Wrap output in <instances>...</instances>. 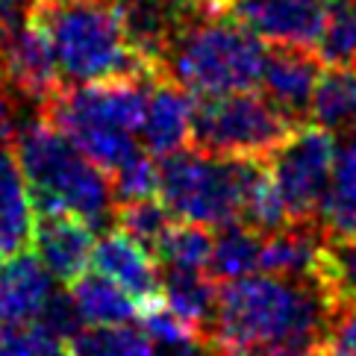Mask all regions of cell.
<instances>
[{"mask_svg": "<svg viewBox=\"0 0 356 356\" xmlns=\"http://www.w3.org/2000/svg\"><path fill=\"white\" fill-rule=\"evenodd\" d=\"M150 77L154 74L88 83L71 92L62 88L54 100L42 106V115L112 177L127 159L138 154V133H142Z\"/></svg>", "mask_w": 356, "mask_h": 356, "instance_id": "5b68a950", "label": "cell"}, {"mask_svg": "<svg viewBox=\"0 0 356 356\" xmlns=\"http://www.w3.org/2000/svg\"><path fill=\"white\" fill-rule=\"evenodd\" d=\"M336 133L318 124L298 127L268 159V174L291 224H315L336 162Z\"/></svg>", "mask_w": 356, "mask_h": 356, "instance_id": "ba28073f", "label": "cell"}, {"mask_svg": "<svg viewBox=\"0 0 356 356\" xmlns=\"http://www.w3.org/2000/svg\"><path fill=\"white\" fill-rule=\"evenodd\" d=\"M15 154L39 212L74 215L95 230L115 221L118 197L112 177L44 115L15 130Z\"/></svg>", "mask_w": 356, "mask_h": 356, "instance_id": "277c9868", "label": "cell"}, {"mask_svg": "<svg viewBox=\"0 0 356 356\" xmlns=\"http://www.w3.org/2000/svg\"><path fill=\"white\" fill-rule=\"evenodd\" d=\"M321 65L324 62L315 56V50L271 44L259 86L274 106H280L286 115L303 124V118L309 115L315 86L324 74Z\"/></svg>", "mask_w": 356, "mask_h": 356, "instance_id": "5bb4252c", "label": "cell"}, {"mask_svg": "<svg viewBox=\"0 0 356 356\" xmlns=\"http://www.w3.org/2000/svg\"><path fill=\"white\" fill-rule=\"evenodd\" d=\"M262 238L265 233L253 230L248 224H227L212 238L209 274L215 283H230L250 274H259L262 265Z\"/></svg>", "mask_w": 356, "mask_h": 356, "instance_id": "44dd1931", "label": "cell"}, {"mask_svg": "<svg viewBox=\"0 0 356 356\" xmlns=\"http://www.w3.org/2000/svg\"><path fill=\"white\" fill-rule=\"evenodd\" d=\"M336 298L318 277L250 274L221 283L207 339L230 356L262 348H324Z\"/></svg>", "mask_w": 356, "mask_h": 356, "instance_id": "6da1fadb", "label": "cell"}, {"mask_svg": "<svg viewBox=\"0 0 356 356\" xmlns=\"http://www.w3.org/2000/svg\"><path fill=\"white\" fill-rule=\"evenodd\" d=\"M195 106L197 104L183 86L154 74L147 83L145 118H142V133H138V142L145 145L147 154L171 156L186 145H192Z\"/></svg>", "mask_w": 356, "mask_h": 356, "instance_id": "8fae6325", "label": "cell"}, {"mask_svg": "<svg viewBox=\"0 0 356 356\" xmlns=\"http://www.w3.org/2000/svg\"><path fill=\"white\" fill-rule=\"evenodd\" d=\"M95 227L74 218V215L42 212L35 221L33 248L44 268L54 274L56 283L71 286L77 277H83L95 257Z\"/></svg>", "mask_w": 356, "mask_h": 356, "instance_id": "4fadbf2b", "label": "cell"}, {"mask_svg": "<svg viewBox=\"0 0 356 356\" xmlns=\"http://www.w3.org/2000/svg\"><path fill=\"white\" fill-rule=\"evenodd\" d=\"M318 280L336 298V303H356V238L327 241Z\"/></svg>", "mask_w": 356, "mask_h": 356, "instance_id": "4316f807", "label": "cell"}, {"mask_svg": "<svg viewBox=\"0 0 356 356\" xmlns=\"http://www.w3.org/2000/svg\"><path fill=\"white\" fill-rule=\"evenodd\" d=\"M15 100L6 88H0V142H6V136L12 133V127H15Z\"/></svg>", "mask_w": 356, "mask_h": 356, "instance_id": "f546056e", "label": "cell"}, {"mask_svg": "<svg viewBox=\"0 0 356 356\" xmlns=\"http://www.w3.org/2000/svg\"><path fill=\"white\" fill-rule=\"evenodd\" d=\"M74 303L83 315L86 324L92 327H118V324H133L138 321V312H142V303L136 298H130L127 291L112 283L109 277H104L100 271L95 274H83L68 286Z\"/></svg>", "mask_w": 356, "mask_h": 356, "instance_id": "ffe728a7", "label": "cell"}, {"mask_svg": "<svg viewBox=\"0 0 356 356\" xmlns=\"http://www.w3.org/2000/svg\"><path fill=\"white\" fill-rule=\"evenodd\" d=\"M174 224H177V218L156 197L118 203V209H115V227H121L124 233H130L136 241H142L150 250L159 245L162 236L168 233Z\"/></svg>", "mask_w": 356, "mask_h": 356, "instance_id": "484cf974", "label": "cell"}, {"mask_svg": "<svg viewBox=\"0 0 356 356\" xmlns=\"http://www.w3.org/2000/svg\"><path fill=\"white\" fill-rule=\"evenodd\" d=\"M62 83L88 86L154 74L136 47L124 0H33Z\"/></svg>", "mask_w": 356, "mask_h": 356, "instance_id": "3957f363", "label": "cell"}, {"mask_svg": "<svg viewBox=\"0 0 356 356\" xmlns=\"http://www.w3.org/2000/svg\"><path fill=\"white\" fill-rule=\"evenodd\" d=\"M54 295L56 280L39 257L24 250L0 259V324H35Z\"/></svg>", "mask_w": 356, "mask_h": 356, "instance_id": "9a60e30c", "label": "cell"}, {"mask_svg": "<svg viewBox=\"0 0 356 356\" xmlns=\"http://www.w3.org/2000/svg\"><path fill=\"white\" fill-rule=\"evenodd\" d=\"M3 80L33 104L44 106L62 92V77L42 24L30 6L3 12Z\"/></svg>", "mask_w": 356, "mask_h": 356, "instance_id": "9c48e42d", "label": "cell"}, {"mask_svg": "<svg viewBox=\"0 0 356 356\" xmlns=\"http://www.w3.org/2000/svg\"><path fill=\"white\" fill-rule=\"evenodd\" d=\"M177 12H195V9H221V0H159Z\"/></svg>", "mask_w": 356, "mask_h": 356, "instance_id": "4dcf8cb0", "label": "cell"}, {"mask_svg": "<svg viewBox=\"0 0 356 356\" xmlns=\"http://www.w3.org/2000/svg\"><path fill=\"white\" fill-rule=\"evenodd\" d=\"M112 186H115L118 203L156 197V192H159V165H154V159L138 150L133 159H127L121 168L112 174Z\"/></svg>", "mask_w": 356, "mask_h": 356, "instance_id": "83f0119b", "label": "cell"}, {"mask_svg": "<svg viewBox=\"0 0 356 356\" xmlns=\"http://www.w3.org/2000/svg\"><path fill=\"white\" fill-rule=\"evenodd\" d=\"M327 238L318 224H286L262 238V274L318 277Z\"/></svg>", "mask_w": 356, "mask_h": 356, "instance_id": "e0dca14e", "label": "cell"}, {"mask_svg": "<svg viewBox=\"0 0 356 356\" xmlns=\"http://www.w3.org/2000/svg\"><path fill=\"white\" fill-rule=\"evenodd\" d=\"M327 356H356V303H339L324 339Z\"/></svg>", "mask_w": 356, "mask_h": 356, "instance_id": "f1b7e54d", "label": "cell"}, {"mask_svg": "<svg viewBox=\"0 0 356 356\" xmlns=\"http://www.w3.org/2000/svg\"><path fill=\"white\" fill-rule=\"evenodd\" d=\"M0 77H3V18H0Z\"/></svg>", "mask_w": 356, "mask_h": 356, "instance_id": "1f68e13d", "label": "cell"}, {"mask_svg": "<svg viewBox=\"0 0 356 356\" xmlns=\"http://www.w3.org/2000/svg\"><path fill=\"white\" fill-rule=\"evenodd\" d=\"M300 127L265 95H224L200 97L195 106L192 145L215 156L271 159L274 150Z\"/></svg>", "mask_w": 356, "mask_h": 356, "instance_id": "52a82bcc", "label": "cell"}, {"mask_svg": "<svg viewBox=\"0 0 356 356\" xmlns=\"http://www.w3.org/2000/svg\"><path fill=\"white\" fill-rule=\"evenodd\" d=\"M265 56V42L224 9H195L177 15L162 42L156 74L195 97H224L257 88Z\"/></svg>", "mask_w": 356, "mask_h": 356, "instance_id": "7a4b0ae2", "label": "cell"}, {"mask_svg": "<svg viewBox=\"0 0 356 356\" xmlns=\"http://www.w3.org/2000/svg\"><path fill=\"white\" fill-rule=\"evenodd\" d=\"M154 356H177L174 350H165V348H154Z\"/></svg>", "mask_w": 356, "mask_h": 356, "instance_id": "d6a6232c", "label": "cell"}, {"mask_svg": "<svg viewBox=\"0 0 356 356\" xmlns=\"http://www.w3.org/2000/svg\"><path fill=\"white\" fill-rule=\"evenodd\" d=\"M212 233L209 227L177 221L162 241L154 248L159 268H183V271H209L212 259Z\"/></svg>", "mask_w": 356, "mask_h": 356, "instance_id": "603a6c76", "label": "cell"}, {"mask_svg": "<svg viewBox=\"0 0 356 356\" xmlns=\"http://www.w3.org/2000/svg\"><path fill=\"white\" fill-rule=\"evenodd\" d=\"M312 124L330 133H350L356 127V68H330L321 74L309 104Z\"/></svg>", "mask_w": 356, "mask_h": 356, "instance_id": "7402d4cb", "label": "cell"}, {"mask_svg": "<svg viewBox=\"0 0 356 356\" xmlns=\"http://www.w3.org/2000/svg\"><path fill=\"white\" fill-rule=\"evenodd\" d=\"M92 265L95 271L109 277L112 283H118L142 307L159 300L162 274H159V262L154 257V250L145 248L142 241H136L130 233H124L121 227H109L97 238Z\"/></svg>", "mask_w": 356, "mask_h": 356, "instance_id": "7c38bea8", "label": "cell"}, {"mask_svg": "<svg viewBox=\"0 0 356 356\" xmlns=\"http://www.w3.org/2000/svg\"><path fill=\"white\" fill-rule=\"evenodd\" d=\"M71 356H154V341L145 336L142 327L118 324V327H92L86 324L68 341Z\"/></svg>", "mask_w": 356, "mask_h": 356, "instance_id": "cb8c5ba5", "label": "cell"}, {"mask_svg": "<svg viewBox=\"0 0 356 356\" xmlns=\"http://www.w3.org/2000/svg\"><path fill=\"white\" fill-rule=\"evenodd\" d=\"M265 165L257 159L215 156L197 147H183L159 165V200L177 221L221 230L245 221L248 200Z\"/></svg>", "mask_w": 356, "mask_h": 356, "instance_id": "8992f818", "label": "cell"}, {"mask_svg": "<svg viewBox=\"0 0 356 356\" xmlns=\"http://www.w3.org/2000/svg\"><path fill=\"white\" fill-rule=\"evenodd\" d=\"M321 356H327V353H324V348H321Z\"/></svg>", "mask_w": 356, "mask_h": 356, "instance_id": "836d02e7", "label": "cell"}, {"mask_svg": "<svg viewBox=\"0 0 356 356\" xmlns=\"http://www.w3.org/2000/svg\"><path fill=\"white\" fill-rule=\"evenodd\" d=\"M30 183L24 177L15 147L0 142V259L24 253L33 245L35 215Z\"/></svg>", "mask_w": 356, "mask_h": 356, "instance_id": "2e32d148", "label": "cell"}, {"mask_svg": "<svg viewBox=\"0 0 356 356\" xmlns=\"http://www.w3.org/2000/svg\"><path fill=\"white\" fill-rule=\"evenodd\" d=\"M315 224L327 241L356 238V142L339 145Z\"/></svg>", "mask_w": 356, "mask_h": 356, "instance_id": "ac0fdd59", "label": "cell"}, {"mask_svg": "<svg viewBox=\"0 0 356 356\" xmlns=\"http://www.w3.org/2000/svg\"><path fill=\"white\" fill-rule=\"evenodd\" d=\"M159 274H162L159 300L207 339L215 315V303H218V289H215L212 274L183 271V268H159Z\"/></svg>", "mask_w": 356, "mask_h": 356, "instance_id": "d6986e66", "label": "cell"}, {"mask_svg": "<svg viewBox=\"0 0 356 356\" xmlns=\"http://www.w3.org/2000/svg\"><path fill=\"white\" fill-rule=\"evenodd\" d=\"M315 56L330 68H356V0H333Z\"/></svg>", "mask_w": 356, "mask_h": 356, "instance_id": "d4e9b609", "label": "cell"}, {"mask_svg": "<svg viewBox=\"0 0 356 356\" xmlns=\"http://www.w3.org/2000/svg\"><path fill=\"white\" fill-rule=\"evenodd\" d=\"M330 3L333 0H221V9L268 44L315 50Z\"/></svg>", "mask_w": 356, "mask_h": 356, "instance_id": "30bf717a", "label": "cell"}]
</instances>
